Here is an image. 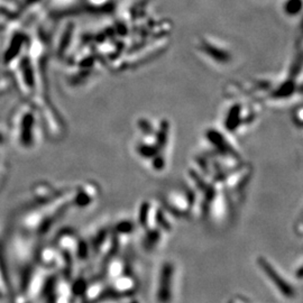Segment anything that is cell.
Wrapping results in <instances>:
<instances>
[{
  "instance_id": "cell-1",
  "label": "cell",
  "mask_w": 303,
  "mask_h": 303,
  "mask_svg": "<svg viewBox=\"0 0 303 303\" xmlns=\"http://www.w3.org/2000/svg\"><path fill=\"white\" fill-rule=\"evenodd\" d=\"M257 265L263 271L266 278L271 280V283L273 284L280 293L283 297L287 299H293L295 297V289L286 281V279L279 273V271L272 265L271 262H268L266 258L258 257L257 258Z\"/></svg>"
},
{
  "instance_id": "cell-2",
  "label": "cell",
  "mask_w": 303,
  "mask_h": 303,
  "mask_svg": "<svg viewBox=\"0 0 303 303\" xmlns=\"http://www.w3.org/2000/svg\"><path fill=\"white\" fill-rule=\"evenodd\" d=\"M174 265L171 262H165L161 268L159 284L156 290V299L159 303H170L173 294Z\"/></svg>"
},
{
  "instance_id": "cell-3",
  "label": "cell",
  "mask_w": 303,
  "mask_h": 303,
  "mask_svg": "<svg viewBox=\"0 0 303 303\" xmlns=\"http://www.w3.org/2000/svg\"><path fill=\"white\" fill-rule=\"evenodd\" d=\"M287 14L290 15H297L301 9V0H289L286 3V7H284Z\"/></svg>"
},
{
  "instance_id": "cell-4",
  "label": "cell",
  "mask_w": 303,
  "mask_h": 303,
  "mask_svg": "<svg viewBox=\"0 0 303 303\" xmlns=\"http://www.w3.org/2000/svg\"><path fill=\"white\" fill-rule=\"evenodd\" d=\"M98 303H140L138 301H136V300H134V299H132V298H126V300H120V299H118V301H115L114 302V299H110V301L109 302H107V301H100V302H98Z\"/></svg>"
},
{
  "instance_id": "cell-5",
  "label": "cell",
  "mask_w": 303,
  "mask_h": 303,
  "mask_svg": "<svg viewBox=\"0 0 303 303\" xmlns=\"http://www.w3.org/2000/svg\"><path fill=\"white\" fill-rule=\"evenodd\" d=\"M230 303H249L247 300H245V299L240 298V299H233V301H230Z\"/></svg>"
}]
</instances>
